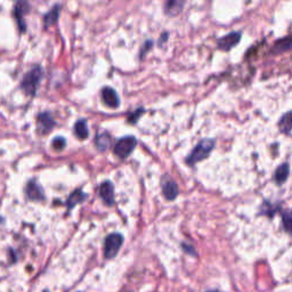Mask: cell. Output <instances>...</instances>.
<instances>
[{"instance_id": "obj_1", "label": "cell", "mask_w": 292, "mask_h": 292, "mask_svg": "<svg viewBox=\"0 0 292 292\" xmlns=\"http://www.w3.org/2000/svg\"><path fill=\"white\" fill-rule=\"evenodd\" d=\"M215 143L216 142L215 140H212V138H204V140L201 141L200 143L193 148L191 154L187 157L186 162L189 165H193L200 162V161H202L203 159H206V157L210 154L212 149H214Z\"/></svg>"}, {"instance_id": "obj_2", "label": "cell", "mask_w": 292, "mask_h": 292, "mask_svg": "<svg viewBox=\"0 0 292 292\" xmlns=\"http://www.w3.org/2000/svg\"><path fill=\"white\" fill-rule=\"evenodd\" d=\"M42 77V70L41 68H33L25 74V77L22 80V88L25 90L27 94L34 95L37 92V88L40 82V79Z\"/></svg>"}, {"instance_id": "obj_3", "label": "cell", "mask_w": 292, "mask_h": 292, "mask_svg": "<svg viewBox=\"0 0 292 292\" xmlns=\"http://www.w3.org/2000/svg\"><path fill=\"white\" fill-rule=\"evenodd\" d=\"M137 145V140L134 136H126L117 142L114 146V153L120 157H127Z\"/></svg>"}, {"instance_id": "obj_4", "label": "cell", "mask_w": 292, "mask_h": 292, "mask_svg": "<svg viewBox=\"0 0 292 292\" xmlns=\"http://www.w3.org/2000/svg\"><path fill=\"white\" fill-rule=\"evenodd\" d=\"M122 242H124V238H122L121 234H118V233H114V234L109 235L105 240L104 244V255L106 258H113L116 257L118 251L120 250L122 246Z\"/></svg>"}, {"instance_id": "obj_5", "label": "cell", "mask_w": 292, "mask_h": 292, "mask_svg": "<svg viewBox=\"0 0 292 292\" xmlns=\"http://www.w3.org/2000/svg\"><path fill=\"white\" fill-rule=\"evenodd\" d=\"M102 100H103L104 103L109 106V108L116 109L120 104L119 96L116 90L113 88H110V87H105L102 90Z\"/></svg>"}, {"instance_id": "obj_6", "label": "cell", "mask_w": 292, "mask_h": 292, "mask_svg": "<svg viewBox=\"0 0 292 292\" xmlns=\"http://www.w3.org/2000/svg\"><path fill=\"white\" fill-rule=\"evenodd\" d=\"M241 39L240 32H231L218 40V46L223 50H230L235 45H238Z\"/></svg>"}, {"instance_id": "obj_7", "label": "cell", "mask_w": 292, "mask_h": 292, "mask_svg": "<svg viewBox=\"0 0 292 292\" xmlns=\"http://www.w3.org/2000/svg\"><path fill=\"white\" fill-rule=\"evenodd\" d=\"M100 195L108 206H112L114 203V188L112 183L104 181L100 187Z\"/></svg>"}, {"instance_id": "obj_8", "label": "cell", "mask_w": 292, "mask_h": 292, "mask_svg": "<svg viewBox=\"0 0 292 292\" xmlns=\"http://www.w3.org/2000/svg\"><path fill=\"white\" fill-rule=\"evenodd\" d=\"M162 192L165 199L172 201L177 198V195H178V186H177L175 181L169 179L162 184Z\"/></svg>"}, {"instance_id": "obj_9", "label": "cell", "mask_w": 292, "mask_h": 292, "mask_svg": "<svg viewBox=\"0 0 292 292\" xmlns=\"http://www.w3.org/2000/svg\"><path fill=\"white\" fill-rule=\"evenodd\" d=\"M54 126V120L48 113H42L38 117V129L40 133H48Z\"/></svg>"}, {"instance_id": "obj_10", "label": "cell", "mask_w": 292, "mask_h": 292, "mask_svg": "<svg viewBox=\"0 0 292 292\" xmlns=\"http://www.w3.org/2000/svg\"><path fill=\"white\" fill-rule=\"evenodd\" d=\"M289 164L288 163H283L280 165V167L276 169L275 171V175H274V178H275V181L278 184H283L286 183V180L288 179V177H289Z\"/></svg>"}, {"instance_id": "obj_11", "label": "cell", "mask_w": 292, "mask_h": 292, "mask_svg": "<svg viewBox=\"0 0 292 292\" xmlns=\"http://www.w3.org/2000/svg\"><path fill=\"white\" fill-rule=\"evenodd\" d=\"M279 129L283 134H289L292 130V112L286 113L279 121Z\"/></svg>"}, {"instance_id": "obj_12", "label": "cell", "mask_w": 292, "mask_h": 292, "mask_svg": "<svg viewBox=\"0 0 292 292\" xmlns=\"http://www.w3.org/2000/svg\"><path fill=\"white\" fill-rule=\"evenodd\" d=\"M26 191H27V195H29L31 199L39 200V199L43 198L42 191L40 189V187H39L38 185L34 183V181H31V183L27 185Z\"/></svg>"}, {"instance_id": "obj_13", "label": "cell", "mask_w": 292, "mask_h": 292, "mask_svg": "<svg viewBox=\"0 0 292 292\" xmlns=\"http://www.w3.org/2000/svg\"><path fill=\"white\" fill-rule=\"evenodd\" d=\"M74 132H76V135L79 138H87L88 137V127H87V124L85 120L78 121L76 126H74Z\"/></svg>"}, {"instance_id": "obj_14", "label": "cell", "mask_w": 292, "mask_h": 292, "mask_svg": "<svg viewBox=\"0 0 292 292\" xmlns=\"http://www.w3.org/2000/svg\"><path fill=\"white\" fill-rule=\"evenodd\" d=\"M110 142H111V140H110V136L108 134H101V135H98L96 138V145L98 149L105 151V149L109 147Z\"/></svg>"}, {"instance_id": "obj_15", "label": "cell", "mask_w": 292, "mask_h": 292, "mask_svg": "<svg viewBox=\"0 0 292 292\" xmlns=\"http://www.w3.org/2000/svg\"><path fill=\"white\" fill-rule=\"evenodd\" d=\"M184 5V2H178V1H168L165 3V11L170 15H176L179 13L181 6Z\"/></svg>"}, {"instance_id": "obj_16", "label": "cell", "mask_w": 292, "mask_h": 292, "mask_svg": "<svg viewBox=\"0 0 292 292\" xmlns=\"http://www.w3.org/2000/svg\"><path fill=\"white\" fill-rule=\"evenodd\" d=\"M58 11H60V7L55 6V7H53L52 10H50L49 13L46 15V16H45V24L47 26L56 22L57 16H58Z\"/></svg>"}, {"instance_id": "obj_17", "label": "cell", "mask_w": 292, "mask_h": 292, "mask_svg": "<svg viewBox=\"0 0 292 292\" xmlns=\"http://www.w3.org/2000/svg\"><path fill=\"white\" fill-rule=\"evenodd\" d=\"M27 7L26 3L24 2H19L15 7V11H16V18H17V23L19 24V27L23 30L24 29V23H23L22 18H23V9H25Z\"/></svg>"}, {"instance_id": "obj_18", "label": "cell", "mask_w": 292, "mask_h": 292, "mask_svg": "<svg viewBox=\"0 0 292 292\" xmlns=\"http://www.w3.org/2000/svg\"><path fill=\"white\" fill-rule=\"evenodd\" d=\"M291 45H292V40H290L289 38L282 39V40H280L275 43L274 50L275 52H283V50L291 48Z\"/></svg>"}, {"instance_id": "obj_19", "label": "cell", "mask_w": 292, "mask_h": 292, "mask_svg": "<svg viewBox=\"0 0 292 292\" xmlns=\"http://www.w3.org/2000/svg\"><path fill=\"white\" fill-rule=\"evenodd\" d=\"M283 226L286 231L292 235V212H284L283 216Z\"/></svg>"}, {"instance_id": "obj_20", "label": "cell", "mask_w": 292, "mask_h": 292, "mask_svg": "<svg viewBox=\"0 0 292 292\" xmlns=\"http://www.w3.org/2000/svg\"><path fill=\"white\" fill-rule=\"evenodd\" d=\"M84 199H85V194H84V193H82L81 191H77L76 193H73V194L70 196L69 202H68L69 207L70 208L71 207H74L78 202H80V201H82Z\"/></svg>"}, {"instance_id": "obj_21", "label": "cell", "mask_w": 292, "mask_h": 292, "mask_svg": "<svg viewBox=\"0 0 292 292\" xmlns=\"http://www.w3.org/2000/svg\"><path fill=\"white\" fill-rule=\"evenodd\" d=\"M64 145H65V141L63 140L62 137H57L56 140L53 142L54 148H56V149H62L63 147H64Z\"/></svg>"}, {"instance_id": "obj_22", "label": "cell", "mask_w": 292, "mask_h": 292, "mask_svg": "<svg viewBox=\"0 0 292 292\" xmlns=\"http://www.w3.org/2000/svg\"><path fill=\"white\" fill-rule=\"evenodd\" d=\"M144 112V110L143 109H138L137 111H135L134 112L132 116L129 117V122H136L137 120H138V118H140V116L142 113Z\"/></svg>"}]
</instances>
